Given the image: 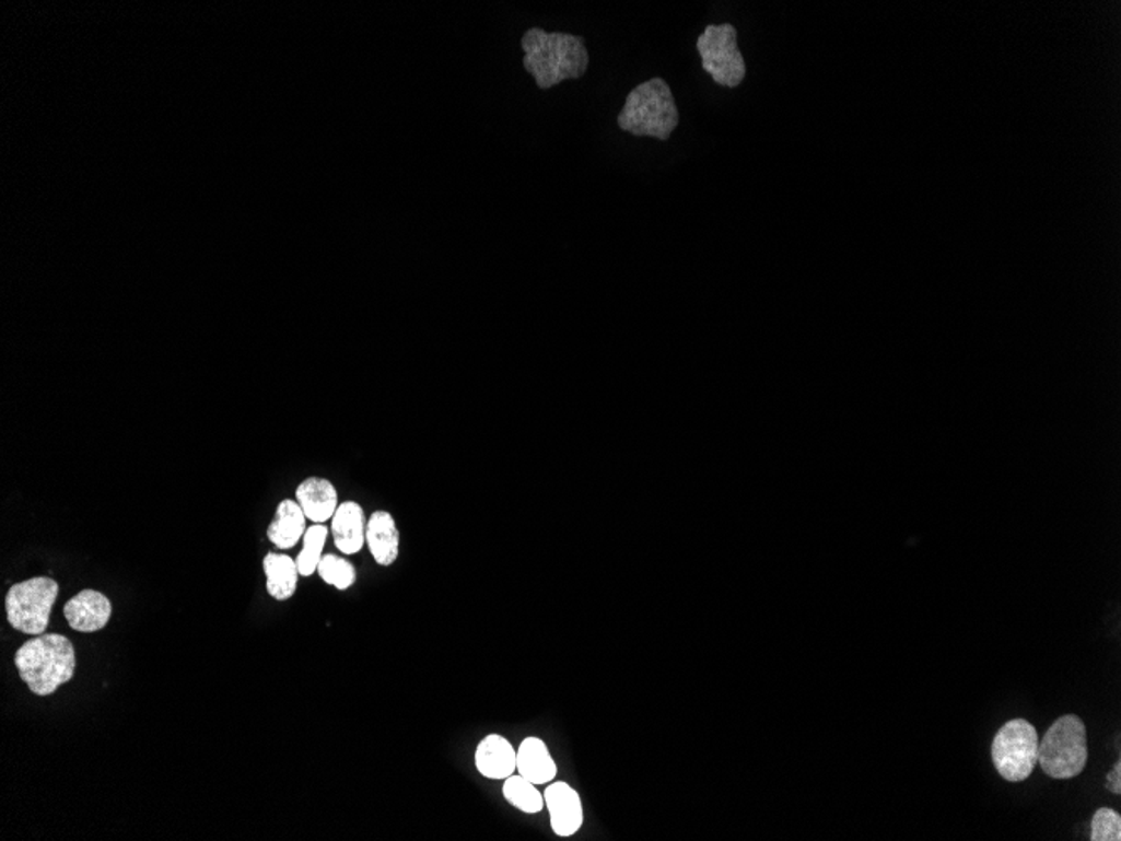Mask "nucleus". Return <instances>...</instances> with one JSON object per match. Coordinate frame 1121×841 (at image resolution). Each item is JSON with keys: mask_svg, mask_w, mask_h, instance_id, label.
Returning <instances> with one entry per match:
<instances>
[{"mask_svg": "<svg viewBox=\"0 0 1121 841\" xmlns=\"http://www.w3.org/2000/svg\"><path fill=\"white\" fill-rule=\"evenodd\" d=\"M521 47L523 66L539 90H551L567 80H580L588 71V49L581 36L546 33L541 27H533L524 34Z\"/></svg>", "mask_w": 1121, "mask_h": 841, "instance_id": "obj_1", "label": "nucleus"}, {"mask_svg": "<svg viewBox=\"0 0 1121 841\" xmlns=\"http://www.w3.org/2000/svg\"><path fill=\"white\" fill-rule=\"evenodd\" d=\"M14 664L36 696H51L74 676L77 654L66 636L44 633L19 649Z\"/></svg>", "mask_w": 1121, "mask_h": 841, "instance_id": "obj_2", "label": "nucleus"}, {"mask_svg": "<svg viewBox=\"0 0 1121 841\" xmlns=\"http://www.w3.org/2000/svg\"><path fill=\"white\" fill-rule=\"evenodd\" d=\"M1038 762L1053 780H1071L1085 771L1088 762L1086 727L1082 717L1063 715L1039 740Z\"/></svg>", "mask_w": 1121, "mask_h": 841, "instance_id": "obj_3", "label": "nucleus"}, {"mask_svg": "<svg viewBox=\"0 0 1121 841\" xmlns=\"http://www.w3.org/2000/svg\"><path fill=\"white\" fill-rule=\"evenodd\" d=\"M997 773L1009 783H1023L1038 764L1039 736L1026 719H1013L995 734L991 749Z\"/></svg>", "mask_w": 1121, "mask_h": 841, "instance_id": "obj_4", "label": "nucleus"}, {"mask_svg": "<svg viewBox=\"0 0 1121 841\" xmlns=\"http://www.w3.org/2000/svg\"><path fill=\"white\" fill-rule=\"evenodd\" d=\"M58 593V583L46 576L11 586L5 596V611L11 627L26 635H44Z\"/></svg>", "mask_w": 1121, "mask_h": 841, "instance_id": "obj_5", "label": "nucleus"}, {"mask_svg": "<svg viewBox=\"0 0 1121 841\" xmlns=\"http://www.w3.org/2000/svg\"><path fill=\"white\" fill-rule=\"evenodd\" d=\"M552 831L561 838L573 837L583 827L584 811L580 793L564 781L549 783L545 793Z\"/></svg>", "mask_w": 1121, "mask_h": 841, "instance_id": "obj_6", "label": "nucleus"}, {"mask_svg": "<svg viewBox=\"0 0 1121 841\" xmlns=\"http://www.w3.org/2000/svg\"><path fill=\"white\" fill-rule=\"evenodd\" d=\"M65 617L77 632H100L112 618V601L103 593L84 589L66 604Z\"/></svg>", "mask_w": 1121, "mask_h": 841, "instance_id": "obj_7", "label": "nucleus"}, {"mask_svg": "<svg viewBox=\"0 0 1121 841\" xmlns=\"http://www.w3.org/2000/svg\"><path fill=\"white\" fill-rule=\"evenodd\" d=\"M477 771L487 780H507L517 771V751L501 734H489L476 749Z\"/></svg>", "mask_w": 1121, "mask_h": 841, "instance_id": "obj_8", "label": "nucleus"}, {"mask_svg": "<svg viewBox=\"0 0 1121 841\" xmlns=\"http://www.w3.org/2000/svg\"><path fill=\"white\" fill-rule=\"evenodd\" d=\"M366 523L369 521L364 519L363 507L358 502L347 501L339 504L329 527L336 548L347 557L360 552L366 545Z\"/></svg>", "mask_w": 1121, "mask_h": 841, "instance_id": "obj_9", "label": "nucleus"}, {"mask_svg": "<svg viewBox=\"0 0 1121 841\" xmlns=\"http://www.w3.org/2000/svg\"><path fill=\"white\" fill-rule=\"evenodd\" d=\"M366 545L379 566H392L400 554V533L388 511H376L366 523Z\"/></svg>", "mask_w": 1121, "mask_h": 841, "instance_id": "obj_10", "label": "nucleus"}, {"mask_svg": "<svg viewBox=\"0 0 1121 841\" xmlns=\"http://www.w3.org/2000/svg\"><path fill=\"white\" fill-rule=\"evenodd\" d=\"M296 501L307 519L325 524L338 510V492L328 479L310 477L296 489Z\"/></svg>", "mask_w": 1121, "mask_h": 841, "instance_id": "obj_11", "label": "nucleus"}, {"mask_svg": "<svg viewBox=\"0 0 1121 841\" xmlns=\"http://www.w3.org/2000/svg\"><path fill=\"white\" fill-rule=\"evenodd\" d=\"M517 773L530 783L549 784L558 774V764L541 737H526L517 749Z\"/></svg>", "mask_w": 1121, "mask_h": 841, "instance_id": "obj_12", "label": "nucleus"}, {"mask_svg": "<svg viewBox=\"0 0 1121 841\" xmlns=\"http://www.w3.org/2000/svg\"><path fill=\"white\" fill-rule=\"evenodd\" d=\"M306 514L301 510L300 502L284 499L279 502L275 521L269 524L267 538L279 549L294 548L306 533Z\"/></svg>", "mask_w": 1121, "mask_h": 841, "instance_id": "obj_13", "label": "nucleus"}, {"mask_svg": "<svg viewBox=\"0 0 1121 841\" xmlns=\"http://www.w3.org/2000/svg\"><path fill=\"white\" fill-rule=\"evenodd\" d=\"M264 573L267 580V593L279 601L294 596L297 589V579L301 574L297 571L296 560L288 554L269 552L262 561Z\"/></svg>", "mask_w": 1121, "mask_h": 841, "instance_id": "obj_14", "label": "nucleus"}, {"mask_svg": "<svg viewBox=\"0 0 1121 841\" xmlns=\"http://www.w3.org/2000/svg\"><path fill=\"white\" fill-rule=\"evenodd\" d=\"M502 795H504L505 802L509 805H513L514 808L526 813V815H538V813L546 808L545 795H542L536 784L530 783L529 780L521 776L519 773L504 780Z\"/></svg>", "mask_w": 1121, "mask_h": 841, "instance_id": "obj_15", "label": "nucleus"}, {"mask_svg": "<svg viewBox=\"0 0 1121 841\" xmlns=\"http://www.w3.org/2000/svg\"><path fill=\"white\" fill-rule=\"evenodd\" d=\"M328 535L329 527H326L325 524H313L307 527L303 536V549L296 558L297 571L301 576H311L318 571Z\"/></svg>", "mask_w": 1121, "mask_h": 841, "instance_id": "obj_16", "label": "nucleus"}, {"mask_svg": "<svg viewBox=\"0 0 1121 841\" xmlns=\"http://www.w3.org/2000/svg\"><path fill=\"white\" fill-rule=\"evenodd\" d=\"M318 573L323 582L335 586L339 592L351 588L357 582V570L353 564L347 558L336 557V554H323Z\"/></svg>", "mask_w": 1121, "mask_h": 841, "instance_id": "obj_17", "label": "nucleus"}, {"mask_svg": "<svg viewBox=\"0 0 1121 841\" xmlns=\"http://www.w3.org/2000/svg\"><path fill=\"white\" fill-rule=\"evenodd\" d=\"M1093 841H1120L1121 840V816L1120 813L1110 808H1100L1093 816L1091 821Z\"/></svg>", "mask_w": 1121, "mask_h": 841, "instance_id": "obj_18", "label": "nucleus"}, {"mask_svg": "<svg viewBox=\"0 0 1121 841\" xmlns=\"http://www.w3.org/2000/svg\"><path fill=\"white\" fill-rule=\"evenodd\" d=\"M1107 781H1108V790L1113 791L1114 795H1120V793H1121V762L1120 761H1118L1117 764L1113 766V769H1111L1110 773H1108Z\"/></svg>", "mask_w": 1121, "mask_h": 841, "instance_id": "obj_19", "label": "nucleus"}]
</instances>
